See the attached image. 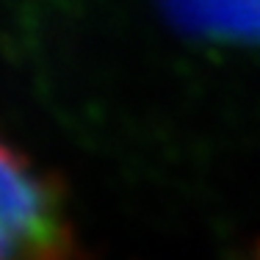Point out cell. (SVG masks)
<instances>
[{
	"instance_id": "obj_1",
	"label": "cell",
	"mask_w": 260,
	"mask_h": 260,
	"mask_svg": "<svg viewBox=\"0 0 260 260\" xmlns=\"http://www.w3.org/2000/svg\"><path fill=\"white\" fill-rule=\"evenodd\" d=\"M0 260H80L53 177L0 136Z\"/></svg>"
},
{
	"instance_id": "obj_2",
	"label": "cell",
	"mask_w": 260,
	"mask_h": 260,
	"mask_svg": "<svg viewBox=\"0 0 260 260\" xmlns=\"http://www.w3.org/2000/svg\"><path fill=\"white\" fill-rule=\"evenodd\" d=\"M172 45L208 64L260 61V0H144Z\"/></svg>"
}]
</instances>
